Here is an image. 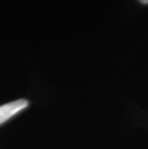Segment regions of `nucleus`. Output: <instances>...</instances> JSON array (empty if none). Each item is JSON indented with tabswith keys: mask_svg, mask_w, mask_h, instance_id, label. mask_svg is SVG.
I'll return each instance as SVG.
<instances>
[{
	"mask_svg": "<svg viewBox=\"0 0 148 149\" xmlns=\"http://www.w3.org/2000/svg\"><path fill=\"white\" fill-rule=\"evenodd\" d=\"M28 106V101L25 99L15 100L13 102L7 103L3 106H0V124L7 121L15 113H19Z\"/></svg>",
	"mask_w": 148,
	"mask_h": 149,
	"instance_id": "obj_1",
	"label": "nucleus"
},
{
	"mask_svg": "<svg viewBox=\"0 0 148 149\" xmlns=\"http://www.w3.org/2000/svg\"><path fill=\"white\" fill-rule=\"evenodd\" d=\"M140 3H142V4H148V0H138Z\"/></svg>",
	"mask_w": 148,
	"mask_h": 149,
	"instance_id": "obj_2",
	"label": "nucleus"
}]
</instances>
